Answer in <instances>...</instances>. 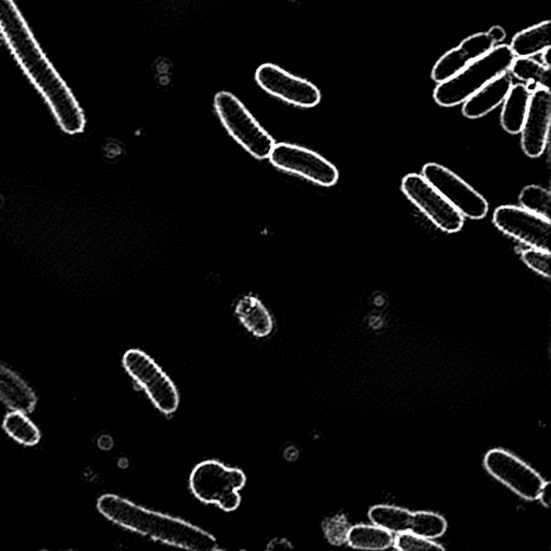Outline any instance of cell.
<instances>
[{
    "mask_svg": "<svg viewBox=\"0 0 551 551\" xmlns=\"http://www.w3.org/2000/svg\"><path fill=\"white\" fill-rule=\"evenodd\" d=\"M0 35L23 73L40 93L61 130L69 135L86 129V116L72 90L40 48L13 0H0Z\"/></svg>",
    "mask_w": 551,
    "mask_h": 551,
    "instance_id": "1",
    "label": "cell"
},
{
    "mask_svg": "<svg viewBox=\"0 0 551 551\" xmlns=\"http://www.w3.org/2000/svg\"><path fill=\"white\" fill-rule=\"evenodd\" d=\"M97 510L112 524L169 546L194 551L219 549L213 534L191 522L148 510L117 494H104L97 500Z\"/></svg>",
    "mask_w": 551,
    "mask_h": 551,
    "instance_id": "2",
    "label": "cell"
},
{
    "mask_svg": "<svg viewBox=\"0 0 551 551\" xmlns=\"http://www.w3.org/2000/svg\"><path fill=\"white\" fill-rule=\"evenodd\" d=\"M516 56L508 45L494 47L487 54L464 67L460 73L439 83L434 100L442 107H455L468 101L493 79L510 72Z\"/></svg>",
    "mask_w": 551,
    "mask_h": 551,
    "instance_id": "3",
    "label": "cell"
},
{
    "mask_svg": "<svg viewBox=\"0 0 551 551\" xmlns=\"http://www.w3.org/2000/svg\"><path fill=\"white\" fill-rule=\"evenodd\" d=\"M247 483L243 470L217 460H206L195 466L189 484L194 497L205 504H214L224 512H234L242 503L240 491Z\"/></svg>",
    "mask_w": 551,
    "mask_h": 551,
    "instance_id": "4",
    "label": "cell"
},
{
    "mask_svg": "<svg viewBox=\"0 0 551 551\" xmlns=\"http://www.w3.org/2000/svg\"><path fill=\"white\" fill-rule=\"evenodd\" d=\"M215 109L225 130L252 157L259 160L270 158L275 140L234 94L219 92L215 97Z\"/></svg>",
    "mask_w": 551,
    "mask_h": 551,
    "instance_id": "5",
    "label": "cell"
},
{
    "mask_svg": "<svg viewBox=\"0 0 551 551\" xmlns=\"http://www.w3.org/2000/svg\"><path fill=\"white\" fill-rule=\"evenodd\" d=\"M122 364L126 373L145 391L162 414L173 415L178 411L180 395L174 381L146 352L139 349L127 350Z\"/></svg>",
    "mask_w": 551,
    "mask_h": 551,
    "instance_id": "6",
    "label": "cell"
},
{
    "mask_svg": "<svg viewBox=\"0 0 551 551\" xmlns=\"http://www.w3.org/2000/svg\"><path fill=\"white\" fill-rule=\"evenodd\" d=\"M422 176L464 218L480 220L488 215L489 204L485 197L447 167L437 163H428L422 168Z\"/></svg>",
    "mask_w": 551,
    "mask_h": 551,
    "instance_id": "7",
    "label": "cell"
},
{
    "mask_svg": "<svg viewBox=\"0 0 551 551\" xmlns=\"http://www.w3.org/2000/svg\"><path fill=\"white\" fill-rule=\"evenodd\" d=\"M402 191L436 226L446 233H458L464 217L422 175L409 174L402 180Z\"/></svg>",
    "mask_w": 551,
    "mask_h": 551,
    "instance_id": "8",
    "label": "cell"
},
{
    "mask_svg": "<svg viewBox=\"0 0 551 551\" xmlns=\"http://www.w3.org/2000/svg\"><path fill=\"white\" fill-rule=\"evenodd\" d=\"M485 468L500 483L519 497L536 501L546 482L524 461L503 449H492L485 457Z\"/></svg>",
    "mask_w": 551,
    "mask_h": 551,
    "instance_id": "9",
    "label": "cell"
},
{
    "mask_svg": "<svg viewBox=\"0 0 551 551\" xmlns=\"http://www.w3.org/2000/svg\"><path fill=\"white\" fill-rule=\"evenodd\" d=\"M271 163L281 171L298 175L322 187L337 183V168L318 153L295 145H275L270 154Z\"/></svg>",
    "mask_w": 551,
    "mask_h": 551,
    "instance_id": "10",
    "label": "cell"
},
{
    "mask_svg": "<svg viewBox=\"0 0 551 551\" xmlns=\"http://www.w3.org/2000/svg\"><path fill=\"white\" fill-rule=\"evenodd\" d=\"M256 80L266 93L295 107L313 108L321 102V92L314 83L294 76L278 65H261Z\"/></svg>",
    "mask_w": 551,
    "mask_h": 551,
    "instance_id": "11",
    "label": "cell"
},
{
    "mask_svg": "<svg viewBox=\"0 0 551 551\" xmlns=\"http://www.w3.org/2000/svg\"><path fill=\"white\" fill-rule=\"evenodd\" d=\"M493 223L504 234L530 248L550 251V219L522 207L505 205L494 211Z\"/></svg>",
    "mask_w": 551,
    "mask_h": 551,
    "instance_id": "12",
    "label": "cell"
},
{
    "mask_svg": "<svg viewBox=\"0 0 551 551\" xmlns=\"http://www.w3.org/2000/svg\"><path fill=\"white\" fill-rule=\"evenodd\" d=\"M551 93L548 87H538L530 97L529 108L521 129L522 150L531 159L544 154L549 141Z\"/></svg>",
    "mask_w": 551,
    "mask_h": 551,
    "instance_id": "13",
    "label": "cell"
},
{
    "mask_svg": "<svg viewBox=\"0 0 551 551\" xmlns=\"http://www.w3.org/2000/svg\"><path fill=\"white\" fill-rule=\"evenodd\" d=\"M489 32L477 33L465 38L459 47L445 53L432 69V79L442 83L456 76L472 62L482 58L496 46Z\"/></svg>",
    "mask_w": 551,
    "mask_h": 551,
    "instance_id": "14",
    "label": "cell"
},
{
    "mask_svg": "<svg viewBox=\"0 0 551 551\" xmlns=\"http://www.w3.org/2000/svg\"><path fill=\"white\" fill-rule=\"evenodd\" d=\"M513 84L512 77L507 73L493 79L463 103V116L468 119H480L489 115L503 104Z\"/></svg>",
    "mask_w": 551,
    "mask_h": 551,
    "instance_id": "15",
    "label": "cell"
},
{
    "mask_svg": "<svg viewBox=\"0 0 551 551\" xmlns=\"http://www.w3.org/2000/svg\"><path fill=\"white\" fill-rule=\"evenodd\" d=\"M37 395L26 381L0 362V402L11 411L32 414L37 406Z\"/></svg>",
    "mask_w": 551,
    "mask_h": 551,
    "instance_id": "16",
    "label": "cell"
},
{
    "mask_svg": "<svg viewBox=\"0 0 551 551\" xmlns=\"http://www.w3.org/2000/svg\"><path fill=\"white\" fill-rule=\"evenodd\" d=\"M369 517L375 526L392 534L419 533L420 512L412 513L405 508L392 505H376L371 508Z\"/></svg>",
    "mask_w": 551,
    "mask_h": 551,
    "instance_id": "17",
    "label": "cell"
},
{
    "mask_svg": "<svg viewBox=\"0 0 551 551\" xmlns=\"http://www.w3.org/2000/svg\"><path fill=\"white\" fill-rule=\"evenodd\" d=\"M235 314L240 323L253 336L264 338L274 330V320L263 303L254 296H244L235 307Z\"/></svg>",
    "mask_w": 551,
    "mask_h": 551,
    "instance_id": "18",
    "label": "cell"
},
{
    "mask_svg": "<svg viewBox=\"0 0 551 551\" xmlns=\"http://www.w3.org/2000/svg\"><path fill=\"white\" fill-rule=\"evenodd\" d=\"M530 97L531 92L526 84H513L510 93L507 94L503 102L501 113V124L508 134H520L522 125L526 120Z\"/></svg>",
    "mask_w": 551,
    "mask_h": 551,
    "instance_id": "19",
    "label": "cell"
},
{
    "mask_svg": "<svg viewBox=\"0 0 551 551\" xmlns=\"http://www.w3.org/2000/svg\"><path fill=\"white\" fill-rule=\"evenodd\" d=\"M551 46V22L544 21L515 35L511 49L516 58H532L549 50Z\"/></svg>",
    "mask_w": 551,
    "mask_h": 551,
    "instance_id": "20",
    "label": "cell"
},
{
    "mask_svg": "<svg viewBox=\"0 0 551 551\" xmlns=\"http://www.w3.org/2000/svg\"><path fill=\"white\" fill-rule=\"evenodd\" d=\"M393 534L378 526L358 525L348 531L347 543L362 550H385L393 545Z\"/></svg>",
    "mask_w": 551,
    "mask_h": 551,
    "instance_id": "21",
    "label": "cell"
},
{
    "mask_svg": "<svg viewBox=\"0 0 551 551\" xmlns=\"http://www.w3.org/2000/svg\"><path fill=\"white\" fill-rule=\"evenodd\" d=\"M5 432L23 446L32 447L41 439V433L35 423L26 414L12 411L7 414L3 422Z\"/></svg>",
    "mask_w": 551,
    "mask_h": 551,
    "instance_id": "22",
    "label": "cell"
},
{
    "mask_svg": "<svg viewBox=\"0 0 551 551\" xmlns=\"http://www.w3.org/2000/svg\"><path fill=\"white\" fill-rule=\"evenodd\" d=\"M510 72L520 81L533 83L538 87H548L550 67L532 58H515Z\"/></svg>",
    "mask_w": 551,
    "mask_h": 551,
    "instance_id": "23",
    "label": "cell"
},
{
    "mask_svg": "<svg viewBox=\"0 0 551 551\" xmlns=\"http://www.w3.org/2000/svg\"><path fill=\"white\" fill-rule=\"evenodd\" d=\"M519 202L535 215L550 219L551 194L549 190L539 186H529L521 191Z\"/></svg>",
    "mask_w": 551,
    "mask_h": 551,
    "instance_id": "24",
    "label": "cell"
},
{
    "mask_svg": "<svg viewBox=\"0 0 551 551\" xmlns=\"http://www.w3.org/2000/svg\"><path fill=\"white\" fill-rule=\"evenodd\" d=\"M393 546L402 551H416V550H445V548L422 536L416 535L411 532H404L397 534V538L393 540Z\"/></svg>",
    "mask_w": 551,
    "mask_h": 551,
    "instance_id": "25",
    "label": "cell"
},
{
    "mask_svg": "<svg viewBox=\"0 0 551 551\" xmlns=\"http://www.w3.org/2000/svg\"><path fill=\"white\" fill-rule=\"evenodd\" d=\"M521 259L533 272L550 277V251L530 248L522 251Z\"/></svg>",
    "mask_w": 551,
    "mask_h": 551,
    "instance_id": "26",
    "label": "cell"
},
{
    "mask_svg": "<svg viewBox=\"0 0 551 551\" xmlns=\"http://www.w3.org/2000/svg\"><path fill=\"white\" fill-rule=\"evenodd\" d=\"M326 530L328 540L334 545H341L347 542V535L349 529L347 528V522L342 518H334L327 522L324 526Z\"/></svg>",
    "mask_w": 551,
    "mask_h": 551,
    "instance_id": "27",
    "label": "cell"
},
{
    "mask_svg": "<svg viewBox=\"0 0 551 551\" xmlns=\"http://www.w3.org/2000/svg\"><path fill=\"white\" fill-rule=\"evenodd\" d=\"M488 32L493 40L496 41V44H501V42L506 38L504 28L499 25L491 27Z\"/></svg>",
    "mask_w": 551,
    "mask_h": 551,
    "instance_id": "28",
    "label": "cell"
},
{
    "mask_svg": "<svg viewBox=\"0 0 551 551\" xmlns=\"http://www.w3.org/2000/svg\"><path fill=\"white\" fill-rule=\"evenodd\" d=\"M538 500H540L542 504L545 505L546 507L550 506L551 494H550V484L548 482H546L545 486L541 490Z\"/></svg>",
    "mask_w": 551,
    "mask_h": 551,
    "instance_id": "29",
    "label": "cell"
},
{
    "mask_svg": "<svg viewBox=\"0 0 551 551\" xmlns=\"http://www.w3.org/2000/svg\"><path fill=\"white\" fill-rule=\"evenodd\" d=\"M291 544L290 542L286 541V540H282V539H277V540H274L270 543V545H268V549H272V550H276V549H279V548H291Z\"/></svg>",
    "mask_w": 551,
    "mask_h": 551,
    "instance_id": "30",
    "label": "cell"
},
{
    "mask_svg": "<svg viewBox=\"0 0 551 551\" xmlns=\"http://www.w3.org/2000/svg\"><path fill=\"white\" fill-rule=\"evenodd\" d=\"M549 51H550V49H549V50H546V51H544V52L541 53V54H542V63H543L544 65L548 66V67H550V63H549V61H548V54H549Z\"/></svg>",
    "mask_w": 551,
    "mask_h": 551,
    "instance_id": "31",
    "label": "cell"
}]
</instances>
